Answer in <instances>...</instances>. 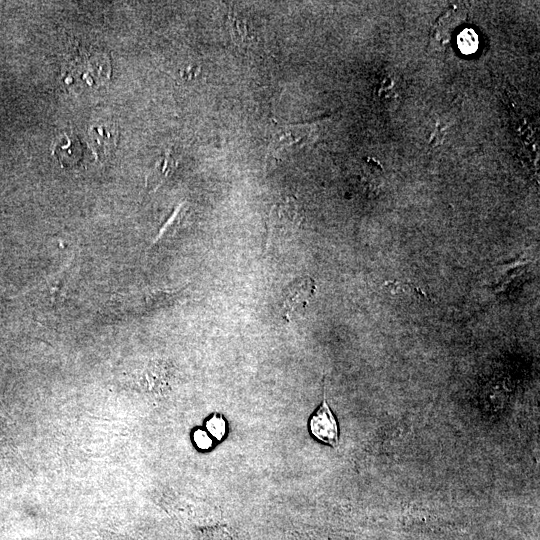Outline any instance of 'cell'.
Returning a JSON list of instances; mask_svg holds the SVG:
<instances>
[{"mask_svg": "<svg viewBox=\"0 0 540 540\" xmlns=\"http://www.w3.org/2000/svg\"><path fill=\"white\" fill-rule=\"evenodd\" d=\"M304 215L298 201L286 197L276 202L267 218V248L290 241L301 228Z\"/></svg>", "mask_w": 540, "mask_h": 540, "instance_id": "cell-1", "label": "cell"}, {"mask_svg": "<svg viewBox=\"0 0 540 540\" xmlns=\"http://www.w3.org/2000/svg\"><path fill=\"white\" fill-rule=\"evenodd\" d=\"M316 291V285L310 277H300L292 281L283 296V309L287 319L300 313L309 304Z\"/></svg>", "mask_w": 540, "mask_h": 540, "instance_id": "cell-2", "label": "cell"}, {"mask_svg": "<svg viewBox=\"0 0 540 540\" xmlns=\"http://www.w3.org/2000/svg\"><path fill=\"white\" fill-rule=\"evenodd\" d=\"M311 434L319 441L332 447L338 445V425L324 393L322 404L309 420Z\"/></svg>", "mask_w": 540, "mask_h": 540, "instance_id": "cell-3", "label": "cell"}, {"mask_svg": "<svg viewBox=\"0 0 540 540\" xmlns=\"http://www.w3.org/2000/svg\"><path fill=\"white\" fill-rule=\"evenodd\" d=\"M313 134V126L307 124L288 125L278 130L272 137L271 149L277 154L281 150L304 145L310 141Z\"/></svg>", "mask_w": 540, "mask_h": 540, "instance_id": "cell-4", "label": "cell"}, {"mask_svg": "<svg viewBox=\"0 0 540 540\" xmlns=\"http://www.w3.org/2000/svg\"><path fill=\"white\" fill-rule=\"evenodd\" d=\"M467 13L458 6H452L444 12L432 28L433 37L445 44L451 40L452 34L465 22Z\"/></svg>", "mask_w": 540, "mask_h": 540, "instance_id": "cell-5", "label": "cell"}, {"mask_svg": "<svg viewBox=\"0 0 540 540\" xmlns=\"http://www.w3.org/2000/svg\"><path fill=\"white\" fill-rule=\"evenodd\" d=\"M178 166L176 158L170 151L165 152L152 167L146 177V186L149 190L157 189Z\"/></svg>", "mask_w": 540, "mask_h": 540, "instance_id": "cell-6", "label": "cell"}, {"mask_svg": "<svg viewBox=\"0 0 540 540\" xmlns=\"http://www.w3.org/2000/svg\"><path fill=\"white\" fill-rule=\"evenodd\" d=\"M227 27L231 39L236 45L246 47L253 42V32L249 20L244 15L235 11H229Z\"/></svg>", "mask_w": 540, "mask_h": 540, "instance_id": "cell-7", "label": "cell"}, {"mask_svg": "<svg viewBox=\"0 0 540 540\" xmlns=\"http://www.w3.org/2000/svg\"><path fill=\"white\" fill-rule=\"evenodd\" d=\"M54 154L62 165H73L77 163L82 156L81 144L77 138L66 137L65 144H58L55 147Z\"/></svg>", "mask_w": 540, "mask_h": 540, "instance_id": "cell-8", "label": "cell"}, {"mask_svg": "<svg viewBox=\"0 0 540 540\" xmlns=\"http://www.w3.org/2000/svg\"><path fill=\"white\" fill-rule=\"evenodd\" d=\"M464 36L459 38V48L462 52L471 53L474 52L478 45L477 35L472 30H466L462 33Z\"/></svg>", "mask_w": 540, "mask_h": 540, "instance_id": "cell-9", "label": "cell"}, {"mask_svg": "<svg viewBox=\"0 0 540 540\" xmlns=\"http://www.w3.org/2000/svg\"><path fill=\"white\" fill-rule=\"evenodd\" d=\"M207 428L217 439L222 438L225 433V423L223 419L218 416H213L207 422Z\"/></svg>", "mask_w": 540, "mask_h": 540, "instance_id": "cell-10", "label": "cell"}, {"mask_svg": "<svg viewBox=\"0 0 540 540\" xmlns=\"http://www.w3.org/2000/svg\"><path fill=\"white\" fill-rule=\"evenodd\" d=\"M195 441L198 447L206 448V449L209 448L212 443L210 438L207 436V434L203 432L202 430H198L195 433Z\"/></svg>", "mask_w": 540, "mask_h": 540, "instance_id": "cell-11", "label": "cell"}]
</instances>
